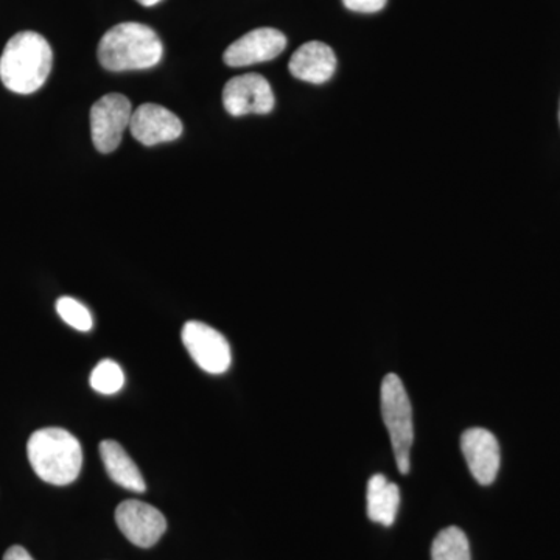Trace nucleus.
Segmentation results:
<instances>
[{"mask_svg": "<svg viewBox=\"0 0 560 560\" xmlns=\"http://www.w3.org/2000/svg\"><path fill=\"white\" fill-rule=\"evenodd\" d=\"M3 560H35L28 555V551L25 550L24 547H20V545H14V547L9 548L7 550L5 556H3Z\"/></svg>", "mask_w": 560, "mask_h": 560, "instance_id": "obj_19", "label": "nucleus"}, {"mask_svg": "<svg viewBox=\"0 0 560 560\" xmlns=\"http://www.w3.org/2000/svg\"><path fill=\"white\" fill-rule=\"evenodd\" d=\"M289 69L294 79L305 83L324 84L337 70V57L327 44L312 40L294 51Z\"/></svg>", "mask_w": 560, "mask_h": 560, "instance_id": "obj_12", "label": "nucleus"}, {"mask_svg": "<svg viewBox=\"0 0 560 560\" xmlns=\"http://www.w3.org/2000/svg\"><path fill=\"white\" fill-rule=\"evenodd\" d=\"M124 383V371H121L119 364L113 360L101 361L91 374L92 389L101 394H106V396L119 393Z\"/></svg>", "mask_w": 560, "mask_h": 560, "instance_id": "obj_16", "label": "nucleus"}, {"mask_svg": "<svg viewBox=\"0 0 560 560\" xmlns=\"http://www.w3.org/2000/svg\"><path fill=\"white\" fill-rule=\"evenodd\" d=\"M431 560H471L469 539L458 526H448L434 537Z\"/></svg>", "mask_w": 560, "mask_h": 560, "instance_id": "obj_15", "label": "nucleus"}, {"mask_svg": "<svg viewBox=\"0 0 560 560\" xmlns=\"http://www.w3.org/2000/svg\"><path fill=\"white\" fill-rule=\"evenodd\" d=\"M51 65L54 54L47 39L36 32H21L3 49L0 80L14 94H33L49 79Z\"/></svg>", "mask_w": 560, "mask_h": 560, "instance_id": "obj_1", "label": "nucleus"}, {"mask_svg": "<svg viewBox=\"0 0 560 560\" xmlns=\"http://www.w3.org/2000/svg\"><path fill=\"white\" fill-rule=\"evenodd\" d=\"M27 455L40 480L55 486L75 481L83 466L80 441L57 427L35 431L28 440Z\"/></svg>", "mask_w": 560, "mask_h": 560, "instance_id": "obj_3", "label": "nucleus"}, {"mask_svg": "<svg viewBox=\"0 0 560 560\" xmlns=\"http://www.w3.org/2000/svg\"><path fill=\"white\" fill-rule=\"evenodd\" d=\"M460 451L475 480L482 486H489L495 481L500 470V445L489 430L464 431L460 436Z\"/></svg>", "mask_w": 560, "mask_h": 560, "instance_id": "obj_10", "label": "nucleus"}, {"mask_svg": "<svg viewBox=\"0 0 560 560\" xmlns=\"http://www.w3.org/2000/svg\"><path fill=\"white\" fill-rule=\"evenodd\" d=\"M285 47L287 38L282 32L270 27L256 28L232 43L224 51L223 60L231 68H245L275 60Z\"/></svg>", "mask_w": 560, "mask_h": 560, "instance_id": "obj_9", "label": "nucleus"}, {"mask_svg": "<svg viewBox=\"0 0 560 560\" xmlns=\"http://www.w3.org/2000/svg\"><path fill=\"white\" fill-rule=\"evenodd\" d=\"M183 342L195 363L209 374H223L230 370V342L208 324L189 320L183 327Z\"/></svg>", "mask_w": 560, "mask_h": 560, "instance_id": "obj_6", "label": "nucleus"}, {"mask_svg": "<svg viewBox=\"0 0 560 560\" xmlns=\"http://www.w3.org/2000/svg\"><path fill=\"white\" fill-rule=\"evenodd\" d=\"M368 517L383 526H393L400 506L399 486L377 474L368 482Z\"/></svg>", "mask_w": 560, "mask_h": 560, "instance_id": "obj_13", "label": "nucleus"}, {"mask_svg": "<svg viewBox=\"0 0 560 560\" xmlns=\"http://www.w3.org/2000/svg\"><path fill=\"white\" fill-rule=\"evenodd\" d=\"M116 523L136 547L151 548L167 529V521L156 508L139 500H127L116 510Z\"/></svg>", "mask_w": 560, "mask_h": 560, "instance_id": "obj_7", "label": "nucleus"}, {"mask_svg": "<svg viewBox=\"0 0 560 560\" xmlns=\"http://www.w3.org/2000/svg\"><path fill=\"white\" fill-rule=\"evenodd\" d=\"M130 130L132 138L145 147L172 142L183 135L179 117L164 106L145 103L132 110Z\"/></svg>", "mask_w": 560, "mask_h": 560, "instance_id": "obj_11", "label": "nucleus"}, {"mask_svg": "<svg viewBox=\"0 0 560 560\" xmlns=\"http://www.w3.org/2000/svg\"><path fill=\"white\" fill-rule=\"evenodd\" d=\"M136 2L140 3L143 7H154L161 2V0H136Z\"/></svg>", "mask_w": 560, "mask_h": 560, "instance_id": "obj_20", "label": "nucleus"}, {"mask_svg": "<svg viewBox=\"0 0 560 560\" xmlns=\"http://www.w3.org/2000/svg\"><path fill=\"white\" fill-rule=\"evenodd\" d=\"M223 105L234 117L268 114L275 108V94L265 77L245 73L228 81L223 90Z\"/></svg>", "mask_w": 560, "mask_h": 560, "instance_id": "obj_8", "label": "nucleus"}, {"mask_svg": "<svg viewBox=\"0 0 560 560\" xmlns=\"http://www.w3.org/2000/svg\"><path fill=\"white\" fill-rule=\"evenodd\" d=\"M388 0H342L346 9L355 13H377L385 9Z\"/></svg>", "mask_w": 560, "mask_h": 560, "instance_id": "obj_18", "label": "nucleus"}, {"mask_svg": "<svg viewBox=\"0 0 560 560\" xmlns=\"http://www.w3.org/2000/svg\"><path fill=\"white\" fill-rule=\"evenodd\" d=\"M57 312L61 319L70 327L80 331L92 329V316L90 311L81 302L73 298L65 296L57 301Z\"/></svg>", "mask_w": 560, "mask_h": 560, "instance_id": "obj_17", "label": "nucleus"}, {"mask_svg": "<svg viewBox=\"0 0 560 560\" xmlns=\"http://www.w3.org/2000/svg\"><path fill=\"white\" fill-rule=\"evenodd\" d=\"M162 43L149 25L124 22L106 32L98 43L97 57L110 72L143 70L160 65Z\"/></svg>", "mask_w": 560, "mask_h": 560, "instance_id": "obj_2", "label": "nucleus"}, {"mask_svg": "<svg viewBox=\"0 0 560 560\" xmlns=\"http://www.w3.org/2000/svg\"><path fill=\"white\" fill-rule=\"evenodd\" d=\"M131 103L125 95L108 94L98 98L91 109V135L95 149L113 153L120 145L124 131L130 127Z\"/></svg>", "mask_w": 560, "mask_h": 560, "instance_id": "obj_5", "label": "nucleus"}, {"mask_svg": "<svg viewBox=\"0 0 560 560\" xmlns=\"http://www.w3.org/2000/svg\"><path fill=\"white\" fill-rule=\"evenodd\" d=\"M382 418L396 456L397 469L407 475L411 469V447L415 442L410 397L399 375L388 374L382 382Z\"/></svg>", "mask_w": 560, "mask_h": 560, "instance_id": "obj_4", "label": "nucleus"}, {"mask_svg": "<svg viewBox=\"0 0 560 560\" xmlns=\"http://www.w3.org/2000/svg\"><path fill=\"white\" fill-rule=\"evenodd\" d=\"M559 121H560V108H559Z\"/></svg>", "mask_w": 560, "mask_h": 560, "instance_id": "obj_21", "label": "nucleus"}, {"mask_svg": "<svg viewBox=\"0 0 560 560\" xmlns=\"http://www.w3.org/2000/svg\"><path fill=\"white\" fill-rule=\"evenodd\" d=\"M101 456L110 480L132 492H145L147 485L139 467L130 458L127 451L116 441H103Z\"/></svg>", "mask_w": 560, "mask_h": 560, "instance_id": "obj_14", "label": "nucleus"}]
</instances>
